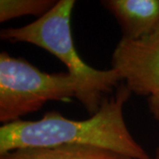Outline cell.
I'll list each match as a JSON object with an SVG mask.
<instances>
[{
    "label": "cell",
    "instance_id": "52a82bcc",
    "mask_svg": "<svg viewBox=\"0 0 159 159\" xmlns=\"http://www.w3.org/2000/svg\"><path fill=\"white\" fill-rule=\"evenodd\" d=\"M56 0H1L0 21L5 22L24 15L42 17L57 4Z\"/></svg>",
    "mask_w": 159,
    "mask_h": 159
},
{
    "label": "cell",
    "instance_id": "277c9868",
    "mask_svg": "<svg viewBox=\"0 0 159 159\" xmlns=\"http://www.w3.org/2000/svg\"><path fill=\"white\" fill-rule=\"evenodd\" d=\"M117 70L132 93L148 97V106L159 107V28L142 39H122L111 57Z\"/></svg>",
    "mask_w": 159,
    "mask_h": 159
},
{
    "label": "cell",
    "instance_id": "5b68a950",
    "mask_svg": "<svg viewBox=\"0 0 159 159\" xmlns=\"http://www.w3.org/2000/svg\"><path fill=\"white\" fill-rule=\"evenodd\" d=\"M119 24L124 39H142L159 28V0H103Z\"/></svg>",
    "mask_w": 159,
    "mask_h": 159
},
{
    "label": "cell",
    "instance_id": "8992f818",
    "mask_svg": "<svg viewBox=\"0 0 159 159\" xmlns=\"http://www.w3.org/2000/svg\"><path fill=\"white\" fill-rule=\"evenodd\" d=\"M0 159H131L107 149L83 146L61 145L56 147L20 148L0 155Z\"/></svg>",
    "mask_w": 159,
    "mask_h": 159
},
{
    "label": "cell",
    "instance_id": "3957f363",
    "mask_svg": "<svg viewBox=\"0 0 159 159\" xmlns=\"http://www.w3.org/2000/svg\"><path fill=\"white\" fill-rule=\"evenodd\" d=\"M79 83L68 73L48 74L26 59L0 53V121L3 125L39 111L50 101L77 98Z\"/></svg>",
    "mask_w": 159,
    "mask_h": 159
},
{
    "label": "cell",
    "instance_id": "9c48e42d",
    "mask_svg": "<svg viewBox=\"0 0 159 159\" xmlns=\"http://www.w3.org/2000/svg\"><path fill=\"white\" fill-rule=\"evenodd\" d=\"M153 159H159V148L157 149L156 154H155V157H153Z\"/></svg>",
    "mask_w": 159,
    "mask_h": 159
},
{
    "label": "cell",
    "instance_id": "7a4b0ae2",
    "mask_svg": "<svg viewBox=\"0 0 159 159\" xmlns=\"http://www.w3.org/2000/svg\"><path fill=\"white\" fill-rule=\"evenodd\" d=\"M74 5V0H58L51 11L32 23L20 28L2 29L0 37L34 44L57 57L79 83L76 99L93 116L106 96L123 80L117 70H97L80 57L71 33V14Z\"/></svg>",
    "mask_w": 159,
    "mask_h": 159
},
{
    "label": "cell",
    "instance_id": "ba28073f",
    "mask_svg": "<svg viewBox=\"0 0 159 159\" xmlns=\"http://www.w3.org/2000/svg\"><path fill=\"white\" fill-rule=\"evenodd\" d=\"M149 111L154 116V118L159 121V107L157 106H148Z\"/></svg>",
    "mask_w": 159,
    "mask_h": 159
},
{
    "label": "cell",
    "instance_id": "6da1fadb",
    "mask_svg": "<svg viewBox=\"0 0 159 159\" xmlns=\"http://www.w3.org/2000/svg\"><path fill=\"white\" fill-rule=\"evenodd\" d=\"M132 92L124 82L85 120L66 119L48 111L36 121L17 120L0 127V155L20 148L83 145L107 149L131 159H153L131 134L124 106Z\"/></svg>",
    "mask_w": 159,
    "mask_h": 159
}]
</instances>
